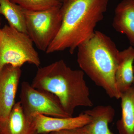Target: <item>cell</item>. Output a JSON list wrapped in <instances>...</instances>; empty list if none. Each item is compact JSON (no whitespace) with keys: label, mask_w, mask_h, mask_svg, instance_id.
Instances as JSON below:
<instances>
[{"label":"cell","mask_w":134,"mask_h":134,"mask_svg":"<svg viewBox=\"0 0 134 134\" xmlns=\"http://www.w3.org/2000/svg\"><path fill=\"white\" fill-rule=\"evenodd\" d=\"M32 118L37 134H47L55 131L81 127L91 120V117L84 112L75 117L59 118L36 114Z\"/></svg>","instance_id":"ba28073f"},{"label":"cell","mask_w":134,"mask_h":134,"mask_svg":"<svg viewBox=\"0 0 134 134\" xmlns=\"http://www.w3.org/2000/svg\"><path fill=\"white\" fill-rule=\"evenodd\" d=\"M26 63L41 64L33 41L27 34L5 25L0 32V70L8 65L21 68Z\"/></svg>","instance_id":"277c9868"},{"label":"cell","mask_w":134,"mask_h":134,"mask_svg":"<svg viewBox=\"0 0 134 134\" xmlns=\"http://www.w3.org/2000/svg\"><path fill=\"white\" fill-rule=\"evenodd\" d=\"M121 115L116 127L119 134H134V84L121 94Z\"/></svg>","instance_id":"4fadbf2b"},{"label":"cell","mask_w":134,"mask_h":134,"mask_svg":"<svg viewBox=\"0 0 134 134\" xmlns=\"http://www.w3.org/2000/svg\"><path fill=\"white\" fill-rule=\"evenodd\" d=\"M113 26L116 31L126 35L134 47V0H122L117 5Z\"/></svg>","instance_id":"30bf717a"},{"label":"cell","mask_w":134,"mask_h":134,"mask_svg":"<svg viewBox=\"0 0 134 134\" xmlns=\"http://www.w3.org/2000/svg\"><path fill=\"white\" fill-rule=\"evenodd\" d=\"M108 0H69L62 5L61 26L46 53L68 49L72 54L78 47L92 37L104 18Z\"/></svg>","instance_id":"6da1fadb"},{"label":"cell","mask_w":134,"mask_h":134,"mask_svg":"<svg viewBox=\"0 0 134 134\" xmlns=\"http://www.w3.org/2000/svg\"><path fill=\"white\" fill-rule=\"evenodd\" d=\"M62 6L36 12L23 9L27 34L41 51L46 52L59 31Z\"/></svg>","instance_id":"5b68a950"},{"label":"cell","mask_w":134,"mask_h":134,"mask_svg":"<svg viewBox=\"0 0 134 134\" xmlns=\"http://www.w3.org/2000/svg\"><path fill=\"white\" fill-rule=\"evenodd\" d=\"M20 99L24 113L29 118L36 114L59 118L72 117L65 111L55 95L35 88L27 82H22Z\"/></svg>","instance_id":"8992f818"},{"label":"cell","mask_w":134,"mask_h":134,"mask_svg":"<svg viewBox=\"0 0 134 134\" xmlns=\"http://www.w3.org/2000/svg\"><path fill=\"white\" fill-rule=\"evenodd\" d=\"M21 73V68L11 65L0 70V124L7 119L15 105Z\"/></svg>","instance_id":"52a82bcc"},{"label":"cell","mask_w":134,"mask_h":134,"mask_svg":"<svg viewBox=\"0 0 134 134\" xmlns=\"http://www.w3.org/2000/svg\"><path fill=\"white\" fill-rule=\"evenodd\" d=\"M49 134H86V127L85 126L81 127L52 132Z\"/></svg>","instance_id":"2e32d148"},{"label":"cell","mask_w":134,"mask_h":134,"mask_svg":"<svg viewBox=\"0 0 134 134\" xmlns=\"http://www.w3.org/2000/svg\"><path fill=\"white\" fill-rule=\"evenodd\" d=\"M1 17H0V32H1Z\"/></svg>","instance_id":"ac0fdd59"},{"label":"cell","mask_w":134,"mask_h":134,"mask_svg":"<svg viewBox=\"0 0 134 134\" xmlns=\"http://www.w3.org/2000/svg\"><path fill=\"white\" fill-rule=\"evenodd\" d=\"M77 49V60L83 72L109 97L119 99L115 74L120 51L115 43L104 34L96 31Z\"/></svg>","instance_id":"3957f363"},{"label":"cell","mask_w":134,"mask_h":134,"mask_svg":"<svg viewBox=\"0 0 134 134\" xmlns=\"http://www.w3.org/2000/svg\"><path fill=\"white\" fill-rule=\"evenodd\" d=\"M3 15L9 25L19 31L27 34L23 10L11 0H0V15Z\"/></svg>","instance_id":"5bb4252c"},{"label":"cell","mask_w":134,"mask_h":134,"mask_svg":"<svg viewBox=\"0 0 134 134\" xmlns=\"http://www.w3.org/2000/svg\"><path fill=\"white\" fill-rule=\"evenodd\" d=\"M23 9L30 11L47 10L61 6L58 0H11Z\"/></svg>","instance_id":"9a60e30c"},{"label":"cell","mask_w":134,"mask_h":134,"mask_svg":"<svg viewBox=\"0 0 134 134\" xmlns=\"http://www.w3.org/2000/svg\"><path fill=\"white\" fill-rule=\"evenodd\" d=\"M83 112L91 119L85 125L86 134H113L108 126L115 116V110L111 106H97Z\"/></svg>","instance_id":"7c38bea8"},{"label":"cell","mask_w":134,"mask_h":134,"mask_svg":"<svg viewBox=\"0 0 134 134\" xmlns=\"http://www.w3.org/2000/svg\"><path fill=\"white\" fill-rule=\"evenodd\" d=\"M0 134H37L32 118L25 115L19 101L15 103L7 119L0 124Z\"/></svg>","instance_id":"9c48e42d"},{"label":"cell","mask_w":134,"mask_h":134,"mask_svg":"<svg viewBox=\"0 0 134 134\" xmlns=\"http://www.w3.org/2000/svg\"></svg>","instance_id":"d6986e66"},{"label":"cell","mask_w":134,"mask_h":134,"mask_svg":"<svg viewBox=\"0 0 134 134\" xmlns=\"http://www.w3.org/2000/svg\"><path fill=\"white\" fill-rule=\"evenodd\" d=\"M134 47L130 46L120 51L115 81L120 94L134 84Z\"/></svg>","instance_id":"8fae6325"},{"label":"cell","mask_w":134,"mask_h":134,"mask_svg":"<svg viewBox=\"0 0 134 134\" xmlns=\"http://www.w3.org/2000/svg\"><path fill=\"white\" fill-rule=\"evenodd\" d=\"M58 1L59 2L63 4L65 3L66 2L68 1L69 0H58Z\"/></svg>","instance_id":"e0dca14e"},{"label":"cell","mask_w":134,"mask_h":134,"mask_svg":"<svg viewBox=\"0 0 134 134\" xmlns=\"http://www.w3.org/2000/svg\"><path fill=\"white\" fill-rule=\"evenodd\" d=\"M84 75L81 70L72 69L59 60L39 68L31 85L55 95L65 111L72 116L77 107L93 105Z\"/></svg>","instance_id":"7a4b0ae2"}]
</instances>
